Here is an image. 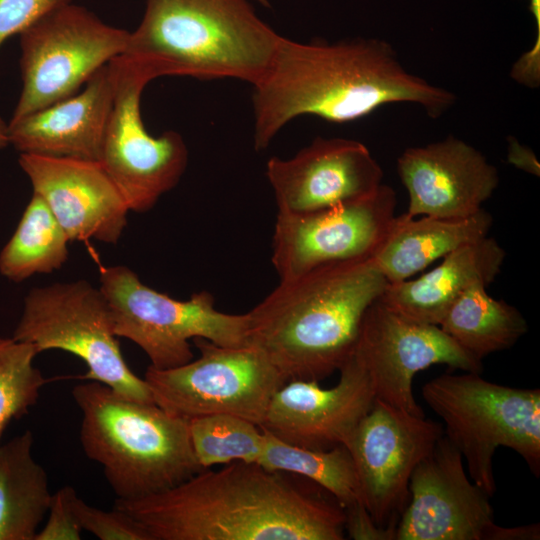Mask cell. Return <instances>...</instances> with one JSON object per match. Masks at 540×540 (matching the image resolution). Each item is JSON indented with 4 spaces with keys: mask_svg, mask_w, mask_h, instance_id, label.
<instances>
[{
    "mask_svg": "<svg viewBox=\"0 0 540 540\" xmlns=\"http://www.w3.org/2000/svg\"><path fill=\"white\" fill-rule=\"evenodd\" d=\"M151 540H343L345 510L325 489L257 462L203 469L172 488L116 499Z\"/></svg>",
    "mask_w": 540,
    "mask_h": 540,
    "instance_id": "1",
    "label": "cell"
},
{
    "mask_svg": "<svg viewBox=\"0 0 540 540\" xmlns=\"http://www.w3.org/2000/svg\"><path fill=\"white\" fill-rule=\"evenodd\" d=\"M455 101L449 90L407 71L384 40L302 43L283 36L268 70L253 85L254 147L265 150L300 116L340 124L404 102L437 118Z\"/></svg>",
    "mask_w": 540,
    "mask_h": 540,
    "instance_id": "2",
    "label": "cell"
},
{
    "mask_svg": "<svg viewBox=\"0 0 540 540\" xmlns=\"http://www.w3.org/2000/svg\"><path fill=\"white\" fill-rule=\"evenodd\" d=\"M387 285L372 257L329 263L280 280L246 313L248 343L286 381L324 380L353 352L366 310Z\"/></svg>",
    "mask_w": 540,
    "mask_h": 540,
    "instance_id": "3",
    "label": "cell"
},
{
    "mask_svg": "<svg viewBox=\"0 0 540 540\" xmlns=\"http://www.w3.org/2000/svg\"><path fill=\"white\" fill-rule=\"evenodd\" d=\"M250 0H146L138 27L121 54L155 78H233L254 85L283 38Z\"/></svg>",
    "mask_w": 540,
    "mask_h": 540,
    "instance_id": "4",
    "label": "cell"
},
{
    "mask_svg": "<svg viewBox=\"0 0 540 540\" xmlns=\"http://www.w3.org/2000/svg\"><path fill=\"white\" fill-rule=\"evenodd\" d=\"M72 396L82 413L83 451L102 466L116 499L159 493L203 470L188 420L93 380L74 386Z\"/></svg>",
    "mask_w": 540,
    "mask_h": 540,
    "instance_id": "5",
    "label": "cell"
},
{
    "mask_svg": "<svg viewBox=\"0 0 540 540\" xmlns=\"http://www.w3.org/2000/svg\"><path fill=\"white\" fill-rule=\"evenodd\" d=\"M422 397L443 420L444 435L460 451L471 480L490 497L496 491L492 458L504 446L540 473V390L483 379L480 373L441 374Z\"/></svg>",
    "mask_w": 540,
    "mask_h": 540,
    "instance_id": "6",
    "label": "cell"
},
{
    "mask_svg": "<svg viewBox=\"0 0 540 540\" xmlns=\"http://www.w3.org/2000/svg\"><path fill=\"white\" fill-rule=\"evenodd\" d=\"M99 280L115 335L138 345L156 369L191 361L190 339L204 338L227 347L249 345L247 314L217 310L213 295L207 291L177 300L145 285L121 265L100 266Z\"/></svg>",
    "mask_w": 540,
    "mask_h": 540,
    "instance_id": "7",
    "label": "cell"
},
{
    "mask_svg": "<svg viewBox=\"0 0 540 540\" xmlns=\"http://www.w3.org/2000/svg\"><path fill=\"white\" fill-rule=\"evenodd\" d=\"M12 338L38 353H71L88 368L83 379L101 382L129 400L154 403L144 378L132 372L121 353L104 294L85 280L33 288Z\"/></svg>",
    "mask_w": 540,
    "mask_h": 540,
    "instance_id": "8",
    "label": "cell"
},
{
    "mask_svg": "<svg viewBox=\"0 0 540 540\" xmlns=\"http://www.w3.org/2000/svg\"><path fill=\"white\" fill-rule=\"evenodd\" d=\"M193 341L200 352L197 359L169 369H146L144 380L154 403L186 420L229 414L261 426L273 395L287 382L282 374L253 345Z\"/></svg>",
    "mask_w": 540,
    "mask_h": 540,
    "instance_id": "9",
    "label": "cell"
},
{
    "mask_svg": "<svg viewBox=\"0 0 540 540\" xmlns=\"http://www.w3.org/2000/svg\"><path fill=\"white\" fill-rule=\"evenodd\" d=\"M129 34L72 2L43 15L19 34L22 90L11 119L77 93L125 51Z\"/></svg>",
    "mask_w": 540,
    "mask_h": 540,
    "instance_id": "10",
    "label": "cell"
},
{
    "mask_svg": "<svg viewBox=\"0 0 540 540\" xmlns=\"http://www.w3.org/2000/svg\"><path fill=\"white\" fill-rule=\"evenodd\" d=\"M115 93L99 162L123 195L130 211L150 210L180 181L188 163L182 135L159 136L145 128L141 95L154 78L140 63L119 55L110 61Z\"/></svg>",
    "mask_w": 540,
    "mask_h": 540,
    "instance_id": "11",
    "label": "cell"
},
{
    "mask_svg": "<svg viewBox=\"0 0 540 540\" xmlns=\"http://www.w3.org/2000/svg\"><path fill=\"white\" fill-rule=\"evenodd\" d=\"M410 499L395 540H536L537 524L502 527L495 523L490 496L471 479L460 451L443 434L416 466Z\"/></svg>",
    "mask_w": 540,
    "mask_h": 540,
    "instance_id": "12",
    "label": "cell"
},
{
    "mask_svg": "<svg viewBox=\"0 0 540 540\" xmlns=\"http://www.w3.org/2000/svg\"><path fill=\"white\" fill-rule=\"evenodd\" d=\"M443 425L375 400L348 443L361 500L374 523L395 532L409 499V481L443 436Z\"/></svg>",
    "mask_w": 540,
    "mask_h": 540,
    "instance_id": "13",
    "label": "cell"
},
{
    "mask_svg": "<svg viewBox=\"0 0 540 540\" xmlns=\"http://www.w3.org/2000/svg\"><path fill=\"white\" fill-rule=\"evenodd\" d=\"M395 208V191L382 183L365 197L320 210L277 212L271 260L280 280L321 265L372 257Z\"/></svg>",
    "mask_w": 540,
    "mask_h": 540,
    "instance_id": "14",
    "label": "cell"
},
{
    "mask_svg": "<svg viewBox=\"0 0 540 540\" xmlns=\"http://www.w3.org/2000/svg\"><path fill=\"white\" fill-rule=\"evenodd\" d=\"M379 298L363 316L354 353L369 375L375 400L423 417L412 390L419 371L445 364L481 373L482 361L464 351L438 325L407 318Z\"/></svg>",
    "mask_w": 540,
    "mask_h": 540,
    "instance_id": "15",
    "label": "cell"
},
{
    "mask_svg": "<svg viewBox=\"0 0 540 540\" xmlns=\"http://www.w3.org/2000/svg\"><path fill=\"white\" fill-rule=\"evenodd\" d=\"M339 372L338 383L328 389L316 381L285 382L273 395L260 427L303 448L346 446L375 396L369 375L354 350Z\"/></svg>",
    "mask_w": 540,
    "mask_h": 540,
    "instance_id": "16",
    "label": "cell"
},
{
    "mask_svg": "<svg viewBox=\"0 0 540 540\" xmlns=\"http://www.w3.org/2000/svg\"><path fill=\"white\" fill-rule=\"evenodd\" d=\"M277 212L303 213L356 200L374 192L383 171L362 142L317 137L293 157L266 163Z\"/></svg>",
    "mask_w": 540,
    "mask_h": 540,
    "instance_id": "17",
    "label": "cell"
},
{
    "mask_svg": "<svg viewBox=\"0 0 540 540\" xmlns=\"http://www.w3.org/2000/svg\"><path fill=\"white\" fill-rule=\"evenodd\" d=\"M19 165L69 241L118 242L130 210L99 161L20 154Z\"/></svg>",
    "mask_w": 540,
    "mask_h": 540,
    "instance_id": "18",
    "label": "cell"
},
{
    "mask_svg": "<svg viewBox=\"0 0 540 540\" xmlns=\"http://www.w3.org/2000/svg\"><path fill=\"white\" fill-rule=\"evenodd\" d=\"M397 172L409 203V216L466 218L479 212L499 184L497 168L467 142L448 136L407 148Z\"/></svg>",
    "mask_w": 540,
    "mask_h": 540,
    "instance_id": "19",
    "label": "cell"
},
{
    "mask_svg": "<svg viewBox=\"0 0 540 540\" xmlns=\"http://www.w3.org/2000/svg\"><path fill=\"white\" fill-rule=\"evenodd\" d=\"M114 93L109 62L92 75L83 91L11 119L9 144L20 154L99 161Z\"/></svg>",
    "mask_w": 540,
    "mask_h": 540,
    "instance_id": "20",
    "label": "cell"
},
{
    "mask_svg": "<svg viewBox=\"0 0 540 540\" xmlns=\"http://www.w3.org/2000/svg\"><path fill=\"white\" fill-rule=\"evenodd\" d=\"M506 252L488 235L455 249L431 271L415 279L388 283L380 300L412 320L439 325L453 302L471 286L491 284Z\"/></svg>",
    "mask_w": 540,
    "mask_h": 540,
    "instance_id": "21",
    "label": "cell"
},
{
    "mask_svg": "<svg viewBox=\"0 0 540 540\" xmlns=\"http://www.w3.org/2000/svg\"><path fill=\"white\" fill-rule=\"evenodd\" d=\"M492 216L481 209L466 218L395 216L372 259L388 283L411 278L464 244L488 235Z\"/></svg>",
    "mask_w": 540,
    "mask_h": 540,
    "instance_id": "22",
    "label": "cell"
},
{
    "mask_svg": "<svg viewBox=\"0 0 540 540\" xmlns=\"http://www.w3.org/2000/svg\"><path fill=\"white\" fill-rule=\"evenodd\" d=\"M30 430L0 444V540H34L52 494Z\"/></svg>",
    "mask_w": 540,
    "mask_h": 540,
    "instance_id": "23",
    "label": "cell"
},
{
    "mask_svg": "<svg viewBox=\"0 0 540 540\" xmlns=\"http://www.w3.org/2000/svg\"><path fill=\"white\" fill-rule=\"evenodd\" d=\"M477 283L449 307L439 327L464 351L482 361L489 354L511 348L527 331L521 312L491 297Z\"/></svg>",
    "mask_w": 540,
    "mask_h": 540,
    "instance_id": "24",
    "label": "cell"
},
{
    "mask_svg": "<svg viewBox=\"0 0 540 540\" xmlns=\"http://www.w3.org/2000/svg\"><path fill=\"white\" fill-rule=\"evenodd\" d=\"M68 242L47 203L33 192L14 234L0 253V273L15 282L51 273L67 261Z\"/></svg>",
    "mask_w": 540,
    "mask_h": 540,
    "instance_id": "25",
    "label": "cell"
},
{
    "mask_svg": "<svg viewBox=\"0 0 540 540\" xmlns=\"http://www.w3.org/2000/svg\"><path fill=\"white\" fill-rule=\"evenodd\" d=\"M257 463L268 470L314 482L329 492L344 510L363 504L354 462L344 445L327 450L308 449L265 431L264 449Z\"/></svg>",
    "mask_w": 540,
    "mask_h": 540,
    "instance_id": "26",
    "label": "cell"
},
{
    "mask_svg": "<svg viewBox=\"0 0 540 540\" xmlns=\"http://www.w3.org/2000/svg\"><path fill=\"white\" fill-rule=\"evenodd\" d=\"M196 459L203 469L235 461L257 462L263 452L265 431L254 422L229 414L188 420Z\"/></svg>",
    "mask_w": 540,
    "mask_h": 540,
    "instance_id": "27",
    "label": "cell"
},
{
    "mask_svg": "<svg viewBox=\"0 0 540 540\" xmlns=\"http://www.w3.org/2000/svg\"><path fill=\"white\" fill-rule=\"evenodd\" d=\"M37 354L29 343L0 337V444L9 423L28 413L47 382L34 366Z\"/></svg>",
    "mask_w": 540,
    "mask_h": 540,
    "instance_id": "28",
    "label": "cell"
},
{
    "mask_svg": "<svg viewBox=\"0 0 540 540\" xmlns=\"http://www.w3.org/2000/svg\"><path fill=\"white\" fill-rule=\"evenodd\" d=\"M75 513L82 527L100 540H151L145 528L125 511L113 507L106 511L76 497Z\"/></svg>",
    "mask_w": 540,
    "mask_h": 540,
    "instance_id": "29",
    "label": "cell"
},
{
    "mask_svg": "<svg viewBox=\"0 0 540 540\" xmlns=\"http://www.w3.org/2000/svg\"><path fill=\"white\" fill-rule=\"evenodd\" d=\"M75 489L66 485L52 494L47 520L34 540H79L82 527L75 513Z\"/></svg>",
    "mask_w": 540,
    "mask_h": 540,
    "instance_id": "30",
    "label": "cell"
},
{
    "mask_svg": "<svg viewBox=\"0 0 540 540\" xmlns=\"http://www.w3.org/2000/svg\"><path fill=\"white\" fill-rule=\"evenodd\" d=\"M72 0H0V46L51 10Z\"/></svg>",
    "mask_w": 540,
    "mask_h": 540,
    "instance_id": "31",
    "label": "cell"
},
{
    "mask_svg": "<svg viewBox=\"0 0 540 540\" xmlns=\"http://www.w3.org/2000/svg\"><path fill=\"white\" fill-rule=\"evenodd\" d=\"M529 10L536 23V38L532 47L513 64L510 76L521 85L535 88L540 83V0H529Z\"/></svg>",
    "mask_w": 540,
    "mask_h": 540,
    "instance_id": "32",
    "label": "cell"
},
{
    "mask_svg": "<svg viewBox=\"0 0 540 540\" xmlns=\"http://www.w3.org/2000/svg\"><path fill=\"white\" fill-rule=\"evenodd\" d=\"M345 534L354 540H395V532L378 527L364 504L345 510Z\"/></svg>",
    "mask_w": 540,
    "mask_h": 540,
    "instance_id": "33",
    "label": "cell"
},
{
    "mask_svg": "<svg viewBox=\"0 0 540 540\" xmlns=\"http://www.w3.org/2000/svg\"><path fill=\"white\" fill-rule=\"evenodd\" d=\"M508 161L527 173L539 176L540 167L533 152L514 139L509 141Z\"/></svg>",
    "mask_w": 540,
    "mask_h": 540,
    "instance_id": "34",
    "label": "cell"
},
{
    "mask_svg": "<svg viewBox=\"0 0 540 540\" xmlns=\"http://www.w3.org/2000/svg\"><path fill=\"white\" fill-rule=\"evenodd\" d=\"M9 145L8 124L0 118V149Z\"/></svg>",
    "mask_w": 540,
    "mask_h": 540,
    "instance_id": "35",
    "label": "cell"
},
{
    "mask_svg": "<svg viewBox=\"0 0 540 540\" xmlns=\"http://www.w3.org/2000/svg\"><path fill=\"white\" fill-rule=\"evenodd\" d=\"M250 1H255L263 6H268V4L264 0H250Z\"/></svg>",
    "mask_w": 540,
    "mask_h": 540,
    "instance_id": "36",
    "label": "cell"
},
{
    "mask_svg": "<svg viewBox=\"0 0 540 540\" xmlns=\"http://www.w3.org/2000/svg\"><path fill=\"white\" fill-rule=\"evenodd\" d=\"M269 5V0H264Z\"/></svg>",
    "mask_w": 540,
    "mask_h": 540,
    "instance_id": "37",
    "label": "cell"
}]
</instances>
